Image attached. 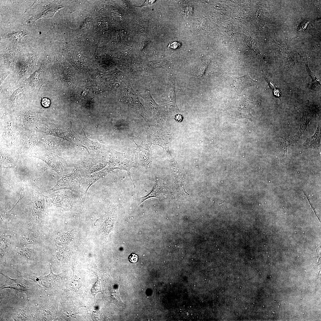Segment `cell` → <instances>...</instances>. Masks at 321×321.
I'll list each match as a JSON object with an SVG mask.
<instances>
[{
  "mask_svg": "<svg viewBox=\"0 0 321 321\" xmlns=\"http://www.w3.org/2000/svg\"><path fill=\"white\" fill-rule=\"evenodd\" d=\"M169 193V190L164 181L160 177L155 176V185L152 191L147 195L138 199L139 204H141L147 199L155 197L160 200L166 198Z\"/></svg>",
  "mask_w": 321,
  "mask_h": 321,
  "instance_id": "obj_3",
  "label": "cell"
},
{
  "mask_svg": "<svg viewBox=\"0 0 321 321\" xmlns=\"http://www.w3.org/2000/svg\"><path fill=\"white\" fill-rule=\"evenodd\" d=\"M85 139L82 142H81L82 145L86 147L87 149L92 150V149H96L98 150H99L103 153H105L106 152L105 147L104 145H102L98 143H97L92 141L88 139L84 134Z\"/></svg>",
  "mask_w": 321,
  "mask_h": 321,
  "instance_id": "obj_10",
  "label": "cell"
},
{
  "mask_svg": "<svg viewBox=\"0 0 321 321\" xmlns=\"http://www.w3.org/2000/svg\"><path fill=\"white\" fill-rule=\"evenodd\" d=\"M226 80L229 87L234 91L240 95L243 90L249 87L257 85L258 82L249 76L247 70L246 75L241 76H228Z\"/></svg>",
  "mask_w": 321,
  "mask_h": 321,
  "instance_id": "obj_2",
  "label": "cell"
},
{
  "mask_svg": "<svg viewBox=\"0 0 321 321\" xmlns=\"http://www.w3.org/2000/svg\"><path fill=\"white\" fill-rule=\"evenodd\" d=\"M180 46L179 42H174L170 43L168 47L172 49L177 48Z\"/></svg>",
  "mask_w": 321,
  "mask_h": 321,
  "instance_id": "obj_14",
  "label": "cell"
},
{
  "mask_svg": "<svg viewBox=\"0 0 321 321\" xmlns=\"http://www.w3.org/2000/svg\"><path fill=\"white\" fill-rule=\"evenodd\" d=\"M99 286V285H98V282H97L92 288V294H94V295L99 291L98 289H99L98 287Z\"/></svg>",
  "mask_w": 321,
  "mask_h": 321,
  "instance_id": "obj_15",
  "label": "cell"
},
{
  "mask_svg": "<svg viewBox=\"0 0 321 321\" xmlns=\"http://www.w3.org/2000/svg\"><path fill=\"white\" fill-rule=\"evenodd\" d=\"M135 166L134 155L128 152H120L113 150L111 153L108 167L112 171L115 169L126 171L129 177L133 182L134 193L136 186L131 177L130 170Z\"/></svg>",
  "mask_w": 321,
  "mask_h": 321,
  "instance_id": "obj_1",
  "label": "cell"
},
{
  "mask_svg": "<svg viewBox=\"0 0 321 321\" xmlns=\"http://www.w3.org/2000/svg\"><path fill=\"white\" fill-rule=\"evenodd\" d=\"M309 108L307 107L304 112L301 119L299 130L295 136L298 141L305 131L308 123L312 119L311 113Z\"/></svg>",
  "mask_w": 321,
  "mask_h": 321,
  "instance_id": "obj_8",
  "label": "cell"
},
{
  "mask_svg": "<svg viewBox=\"0 0 321 321\" xmlns=\"http://www.w3.org/2000/svg\"><path fill=\"white\" fill-rule=\"evenodd\" d=\"M55 277L56 276L51 273L47 276L38 278L37 281L40 284L46 287L49 288L51 287L55 283L56 281Z\"/></svg>",
  "mask_w": 321,
  "mask_h": 321,
  "instance_id": "obj_11",
  "label": "cell"
},
{
  "mask_svg": "<svg viewBox=\"0 0 321 321\" xmlns=\"http://www.w3.org/2000/svg\"><path fill=\"white\" fill-rule=\"evenodd\" d=\"M297 142L294 136L280 138L278 144V155L281 163L284 164H285L287 157V152L289 146Z\"/></svg>",
  "mask_w": 321,
  "mask_h": 321,
  "instance_id": "obj_5",
  "label": "cell"
},
{
  "mask_svg": "<svg viewBox=\"0 0 321 321\" xmlns=\"http://www.w3.org/2000/svg\"><path fill=\"white\" fill-rule=\"evenodd\" d=\"M320 128L318 124L315 134L307 138L306 141L300 145L302 150L308 148L318 149L320 146Z\"/></svg>",
  "mask_w": 321,
  "mask_h": 321,
  "instance_id": "obj_6",
  "label": "cell"
},
{
  "mask_svg": "<svg viewBox=\"0 0 321 321\" xmlns=\"http://www.w3.org/2000/svg\"><path fill=\"white\" fill-rule=\"evenodd\" d=\"M6 278V281L4 285L0 287L2 289L7 288H10L17 290L20 292L27 291L28 287L20 281L18 279H13L1 273Z\"/></svg>",
  "mask_w": 321,
  "mask_h": 321,
  "instance_id": "obj_7",
  "label": "cell"
},
{
  "mask_svg": "<svg viewBox=\"0 0 321 321\" xmlns=\"http://www.w3.org/2000/svg\"><path fill=\"white\" fill-rule=\"evenodd\" d=\"M155 1L154 0H147V1H145V2L143 5V6H146V5H151V4H153V3H155Z\"/></svg>",
  "mask_w": 321,
  "mask_h": 321,
  "instance_id": "obj_16",
  "label": "cell"
},
{
  "mask_svg": "<svg viewBox=\"0 0 321 321\" xmlns=\"http://www.w3.org/2000/svg\"><path fill=\"white\" fill-rule=\"evenodd\" d=\"M136 145V150L138 155L140 162L142 165L147 166L149 163L151 154V143L146 136H143L140 144L133 141Z\"/></svg>",
  "mask_w": 321,
  "mask_h": 321,
  "instance_id": "obj_4",
  "label": "cell"
},
{
  "mask_svg": "<svg viewBox=\"0 0 321 321\" xmlns=\"http://www.w3.org/2000/svg\"><path fill=\"white\" fill-rule=\"evenodd\" d=\"M251 106L246 103L240 105L236 111L234 116L235 120L242 118H250L251 116Z\"/></svg>",
  "mask_w": 321,
  "mask_h": 321,
  "instance_id": "obj_9",
  "label": "cell"
},
{
  "mask_svg": "<svg viewBox=\"0 0 321 321\" xmlns=\"http://www.w3.org/2000/svg\"><path fill=\"white\" fill-rule=\"evenodd\" d=\"M129 259L132 262H136L138 259V256L134 253L131 254L129 256Z\"/></svg>",
  "mask_w": 321,
  "mask_h": 321,
  "instance_id": "obj_12",
  "label": "cell"
},
{
  "mask_svg": "<svg viewBox=\"0 0 321 321\" xmlns=\"http://www.w3.org/2000/svg\"><path fill=\"white\" fill-rule=\"evenodd\" d=\"M42 105L45 107H47L49 106L50 104V100L46 98H42V100L41 102Z\"/></svg>",
  "mask_w": 321,
  "mask_h": 321,
  "instance_id": "obj_13",
  "label": "cell"
}]
</instances>
